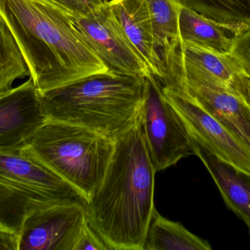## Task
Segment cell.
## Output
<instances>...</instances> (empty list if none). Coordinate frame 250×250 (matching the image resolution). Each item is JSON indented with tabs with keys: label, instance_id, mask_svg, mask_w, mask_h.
<instances>
[{
	"label": "cell",
	"instance_id": "cell-15",
	"mask_svg": "<svg viewBox=\"0 0 250 250\" xmlns=\"http://www.w3.org/2000/svg\"><path fill=\"white\" fill-rule=\"evenodd\" d=\"M184 7L219 23L232 36L250 29V0H176Z\"/></svg>",
	"mask_w": 250,
	"mask_h": 250
},
{
	"label": "cell",
	"instance_id": "cell-13",
	"mask_svg": "<svg viewBox=\"0 0 250 250\" xmlns=\"http://www.w3.org/2000/svg\"><path fill=\"white\" fill-rule=\"evenodd\" d=\"M123 30L146 64L151 74L163 84L164 65L156 45L152 25L144 0L108 1Z\"/></svg>",
	"mask_w": 250,
	"mask_h": 250
},
{
	"label": "cell",
	"instance_id": "cell-9",
	"mask_svg": "<svg viewBox=\"0 0 250 250\" xmlns=\"http://www.w3.org/2000/svg\"><path fill=\"white\" fill-rule=\"evenodd\" d=\"M173 77L185 93L229 129L250 151V104L224 84L194 71L176 68Z\"/></svg>",
	"mask_w": 250,
	"mask_h": 250
},
{
	"label": "cell",
	"instance_id": "cell-24",
	"mask_svg": "<svg viewBox=\"0 0 250 250\" xmlns=\"http://www.w3.org/2000/svg\"><path fill=\"white\" fill-rule=\"evenodd\" d=\"M248 101L250 104V80L249 82V88H248Z\"/></svg>",
	"mask_w": 250,
	"mask_h": 250
},
{
	"label": "cell",
	"instance_id": "cell-5",
	"mask_svg": "<svg viewBox=\"0 0 250 250\" xmlns=\"http://www.w3.org/2000/svg\"><path fill=\"white\" fill-rule=\"evenodd\" d=\"M115 140L87 128L47 120L26 148L89 201L99 187Z\"/></svg>",
	"mask_w": 250,
	"mask_h": 250
},
{
	"label": "cell",
	"instance_id": "cell-10",
	"mask_svg": "<svg viewBox=\"0 0 250 250\" xmlns=\"http://www.w3.org/2000/svg\"><path fill=\"white\" fill-rule=\"evenodd\" d=\"M87 207L60 204L35 211L19 233V250H74L87 224Z\"/></svg>",
	"mask_w": 250,
	"mask_h": 250
},
{
	"label": "cell",
	"instance_id": "cell-23",
	"mask_svg": "<svg viewBox=\"0 0 250 250\" xmlns=\"http://www.w3.org/2000/svg\"><path fill=\"white\" fill-rule=\"evenodd\" d=\"M0 250H19V234L0 227Z\"/></svg>",
	"mask_w": 250,
	"mask_h": 250
},
{
	"label": "cell",
	"instance_id": "cell-14",
	"mask_svg": "<svg viewBox=\"0 0 250 250\" xmlns=\"http://www.w3.org/2000/svg\"><path fill=\"white\" fill-rule=\"evenodd\" d=\"M193 142L195 155L207 167L228 208L247 225L250 235V175L220 161Z\"/></svg>",
	"mask_w": 250,
	"mask_h": 250
},
{
	"label": "cell",
	"instance_id": "cell-7",
	"mask_svg": "<svg viewBox=\"0 0 250 250\" xmlns=\"http://www.w3.org/2000/svg\"><path fill=\"white\" fill-rule=\"evenodd\" d=\"M72 19L85 44L110 71L141 77L152 75L126 36L108 1H104L89 14H73Z\"/></svg>",
	"mask_w": 250,
	"mask_h": 250
},
{
	"label": "cell",
	"instance_id": "cell-21",
	"mask_svg": "<svg viewBox=\"0 0 250 250\" xmlns=\"http://www.w3.org/2000/svg\"><path fill=\"white\" fill-rule=\"evenodd\" d=\"M75 15H87L102 5L103 0H49Z\"/></svg>",
	"mask_w": 250,
	"mask_h": 250
},
{
	"label": "cell",
	"instance_id": "cell-17",
	"mask_svg": "<svg viewBox=\"0 0 250 250\" xmlns=\"http://www.w3.org/2000/svg\"><path fill=\"white\" fill-rule=\"evenodd\" d=\"M179 29L182 41L220 52H230L233 37H229L219 23L184 6L179 12Z\"/></svg>",
	"mask_w": 250,
	"mask_h": 250
},
{
	"label": "cell",
	"instance_id": "cell-1",
	"mask_svg": "<svg viewBox=\"0 0 250 250\" xmlns=\"http://www.w3.org/2000/svg\"><path fill=\"white\" fill-rule=\"evenodd\" d=\"M156 173L140 117L116 139L105 176L88 201V222L109 250H144L156 210Z\"/></svg>",
	"mask_w": 250,
	"mask_h": 250
},
{
	"label": "cell",
	"instance_id": "cell-22",
	"mask_svg": "<svg viewBox=\"0 0 250 250\" xmlns=\"http://www.w3.org/2000/svg\"><path fill=\"white\" fill-rule=\"evenodd\" d=\"M74 250H109L101 236L91 227L89 222L84 226Z\"/></svg>",
	"mask_w": 250,
	"mask_h": 250
},
{
	"label": "cell",
	"instance_id": "cell-8",
	"mask_svg": "<svg viewBox=\"0 0 250 250\" xmlns=\"http://www.w3.org/2000/svg\"><path fill=\"white\" fill-rule=\"evenodd\" d=\"M163 92L193 142L220 161L250 175V151L233 134L188 94L165 87Z\"/></svg>",
	"mask_w": 250,
	"mask_h": 250
},
{
	"label": "cell",
	"instance_id": "cell-2",
	"mask_svg": "<svg viewBox=\"0 0 250 250\" xmlns=\"http://www.w3.org/2000/svg\"><path fill=\"white\" fill-rule=\"evenodd\" d=\"M0 16L13 34L38 92L88 76L113 73L85 44L73 14L49 0H0Z\"/></svg>",
	"mask_w": 250,
	"mask_h": 250
},
{
	"label": "cell",
	"instance_id": "cell-11",
	"mask_svg": "<svg viewBox=\"0 0 250 250\" xmlns=\"http://www.w3.org/2000/svg\"><path fill=\"white\" fill-rule=\"evenodd\" d=\"M46 120L32 78L0 94V150L26 146Z\"/></svg>",
	"mask_w": 250,
	"mask_h": 250
},
{
	"label": "cell",
	"instance_id": "cell-19",
	"mask_svg": "<svg viewBox=\"0 0 250 250\" xmlns=\"http://www.w3.org/2000/svg\"><path fill=\"white\" fill-rule=\"evenodd\" d=\"M29 75L24 57L13 34L0 16V94L11 89L16 79Z\"/></svg>",
	"mask_w": 250,
	"mask_h": 250
},
{
	"label": "cell",
	"instance_id": "cell-4",
	"mask_svg": "<svg viewBox=\"0 0 250 250\" xmlns=\"http://www.w3.org/2000/svg\"><path fill=\"white\" fill-rule=\"evenodd\" d=\"M88 205L79 190L26 147L0 150V227L20 233L32 213L60 204Z\"/></svg>",
	"mask_w": 250,
	"mask_h": 250
},
{
	"label": "cell",
	"instance_id": "cell-20",
	"mask_svg": "<svg viewBox=\"0 0 250 250\" xmlns=\"http://www.w3.org/2000/svg\"><path fill=\"white\" fill-rule=\"evenodd\" d=\"M229 54L234 59L244 75L250 80V29L233 36Z\"/></svg>",
	"mask_w": 250,
	"mask_h": 250
},
{
	"label": "cell",
	"instance_id": "cell-6",
	"mask_svg": "<svg viewBox=\"0 0 250 250\" xmlns=\"http://www.w3.org/2000/svg\"><path fill=\"white\" fill-rule=\"evenodd\" d=\"M141 121L146 145L156 172L195 155L193 140L165 96L161 84L153 75L145 77Z\"/></svg>",
	"mask_w": 250,
	"mask_h": 250
},
{
	"label": "cell",
	"instance_id": "cell-3",
	"mask_svg": "<svg viewBox=\"0 0 250 250\" xmlns=\"http://www.w3.org/2000/svg\"><path fill=\"white\" fill-rule=\"evenodd\" d=\"M144 92L145 77L110 73L38 93L47 120L87 128L116 140L141 117Z\"/></svg>",
	"mask_w": 250,
	"mask_h": 250
},
{
	"label": "cell",
	"instance_id": "cell-16",
	"mask_svg": "<svg viewBox=\"0 0 250 250\" xmlns=\"http://www.w3.org/2000/svg\"><path fill=\"white\" fill-rule=\"evenodd\" d=\"M207 241L154 211L147 230L144 250H211Z\"/></svg>",
	"mask_w": 250,
	"mask_h": 250
},
{
	"label": "cell",
	"instance_id": "cell-18",
	"mask_svg": "<svg viewBox=\"0 0 250 250\" xmlns=\"http://www.w3.org/2000/svg\"><path fill=\"white\" fill-rule=\"evenodd\" d=\"M144 1L149 13L157 50L164 63L180 40L179 19L182 5L176 0Z\"/></svg>",
	"mask_w": 250,
	"mask_h": 250
},
{
	"label": "cell",
	"instance_id": "cell-12",
	"mask_svg": "<svg viewBox=\"0 0 250 250\" xmlns=\"http://www.w3.org/2000/svg\"><path fill=\"white\" fill-rule=\"evenodd\" d=\"M173 67L190 69L209 76L237 91L248 100L250 80L229 53L220 52L179 40L165 59V78L167 70Z\"/></svg>",
	"mask_w": 250,
	"mask_h": 250
}]
</instances>
